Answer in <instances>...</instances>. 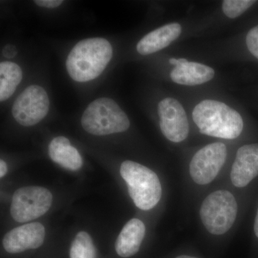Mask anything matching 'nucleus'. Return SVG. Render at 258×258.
Here are the masks:
<instances>
[{
    "label": "nucleus",
    "mask_w": 258,
    "mask_h": 258,
    "mask_svg": "<svg viewBox=\"0 0 258 258\" xmlns=\"http://www.w3.org/2000/svg\"><path fill=\"white\" fill-rule=\"evenodd\" d=\"M246 43L249 52L258 59V25L249 30L246 37Z\"/></svg>",
    "instance_id": "6ab92c4d"
},
{
    "label": "nucleus",
    "mask_w": 258,
    "mask_h": 258,
    "mask_svg": "<svg viewBox=\"0 0 258 258\" xmlns=\"http://www.w3.org/2000/svg\"><path fill=\"white\" fill-rule=\"evenodd\" d=\"M146 234L144 222L139 219L129 220L120 232L115 247L117 254L122 257H129L139 252Z\"/></svg>",
    "instance_id": "ddd939ff"
},
{
    "label": "nucleus",
    "mask_w": 258,
    "mask_h": 258,
    "mask_svg": "<svg viewBox=\"0 0 258 258\" xmlns=\"http://www.w3.org/2000/svg\"><path fill=\"white\" fill-rule=\"evenodd\" d=\"M181 33L179 23L168 24L144 36L137 44V50L141 55H150L169 46Z\"/></svg>",
    "instance_id": "f8f14e48"
},
{
    "label": "nucleus",
    "mask_w": 258,
    "mask_h": 258,
    "mask_svg": "<svg viewBox=\"0 0 258 258\" xmlns=\"http://www.w3.org/2000/svg\"><path fill=\"white\" fill-rule=\"evenodd\" d=\"M254 234L258 237V209L257 212V215H256L255 220H254Z\"/></svg>",
    "instance_id": "b1692460"
},
{
    "label": "nucleus",
    "mask_w": 258,
    "mask_h": 258,
    "mask_svg": "<svg viewBox=\"0 0 258 258\" xmlns=\"http://www.w3.org/2000/svg\"><path fill=\"white\" fill-rule=\"evenodd\" d=\"M34 3L42 8H56L60 6L63 3V1L62 0H35Z\"/></svg>",
    "instance_id": "aec40b11"
},
{
    "label": "nucleus",
    "mask_w": 258,
    "mask_h": 258,
    "mask_svg": "<svg viewBox=\"0 0 258 258\" xmlns=\"http://www.w3.org/2000/svg\"><path fill=\"white\" fill-rule=\"evenodd\" d=\"M49 156L54 162L64 169L77 171L83 166V159L76 148L71 145L70 141L64 137L52 139L49 145Z\"/></svg>",
    "instance_id": "2eb2a0df"
},
{
    "label": "nucleus",
    "mask_w": 258,
    "mask_h": 258,
    "mask_svg": "<svg viewBox=\"0 0 258 258\" xmlns=\"http://www.w3.org/2000/svg\"><path fill=\"white\" fill-rule=\"evenodd\" d=\"M81 124L89 134L104 136L125 132L130 120L113 100L101 98L88 105L83 112Z\"/></svg>",
    "instance_id": "20e7f679"
},
{
    "label": "nucleus",
    "mask_w": 258,
    "mask_h": 258,
    "mask_svg": "<svg viewBox=\"0 0 258 258\" xmlns=\"http://www.w3.org/2000/svg\"><path fill=\"white\" fill-rule=\"evenodd\" d=\"M112 57L113 48L106 39H85L70 52L66 69L74 81L87 82L96 79L104 71Z\"/></svg>",
    "instance_id": "f257e3e1"
},
{
    "label": "nucleus",
    "mask_w": 258,
    "mask_h": 258,
    "mask_svg": "<svg viewBox=\"0 0 258 258\" xmlns=\"http://www.w3.org/2000/svg\"><path fill=\"white\" fill-rule=\"evenodd\" d=\"M255 3L253 0H225L222 2V11L228 18H236Z\"/></svg>",
    "instance_id": "a211bd4d"
},
{
    "label": "nucleus",
    "mask_w": 258,
    "mask_h": 258,
    "mask_svg": "<svg viewBox=\"0 0 258 258\" xmlns=\"http://www.w3.org/2000/svg\"><path fill=\"white\" fill-rule=\"evenodd\" d=\"M227 147L221 142L205 146L194 155L189 164L191 179L199 185L211 183L225 164Z\"/></svg>",
    "instance_id": "6e6552de"
},
{
    "label": "nucleus",
    "mask_w": 258,
    "mask_h": 258,
    "mask_svg": "<svg viewBox=\"0 0 258 258\" xmlns=\"http://www.w3.org/2000/svg\"><path fill=\"white\" fill-rule=\"evenodd\" d=\"M71 258H96V250L91 235L79 232L75 237L70 250Z\"/></svg>",
    "instance_id": "f3484780"
},
{
    "label": "nucleus",
    "mask_w": 258,
    "mask_h": 258,
    "mask_svg": "<svg viewBox=\"0 0 258 258\" xmlns=\"http://www.w3.org/2000/svg\"><path fill=\"white\" fill-rule=\"evenodd\" d=\"M187 60L184 58H180V59H176V58H171L169 60V63L173 64V66H179V64L184 63V62H187Z\"/></svg>",
    "instance_id": "5701e85b"
},
{
    "label": "nucleus",
    "mask_w": 258,
    "mask_h": 258,
    "mask_svg": "<svg viewBox=\"0 0 258 258\" xmlns=\"http://www.w3.org/2000/svg\"><path fill=\"white\" fill-rule=\"evenodd\" d=\"M45 227L40 222H31L10 230L3 239V246L9 253H20L37 249L43 244Z\"/></svg>",
    "instance_id": "9d476101"
},
{
    "label": "nucleus",
    "mask_w": 258,
    "mask_h": 258,
    "mask_svg": "<svg viewBox=\"0 0 258 258\" xmlns=\"http://www.w3.org/2000/svg\"><path fill=\"white\" fill-rule=\"evenodd\" d=\"M120 173L137 208L149 210L157 206L162 195V188L154 171L139 163L125 161L120 166Z\"/></svg>",
    "instance_id": "7ed1b4c3"
},
{
    "label": "nucleus",
    "mask_w": 258,
    "mask_h": 258,
    "mask_svg": "<svg viewBox=\"0 0 258 258\" xmlns=\"http://www.w3.org/2000/svg\"><path fill=\"white\" fill-rule=\"evenodd\" d=\"M175 258H198V257H192V256H189V255H180V256H178V257H176Z\"/></svg>",
    "instance_id": "393cba45"
},
{
    "label": "nucleus",
    "mask_w": 258,
    "mask_h": 258,
    "mask_svg": "<svg viewBox=\"0 0 258 258\" xmlns=\"http://www.w3.org/2000/svg\"><path fill=\"white\" fill-rule=\"evenodd\" d=\"M161 132L168 140L179 143L187 138L189 123L184 108L177 100L166 98L158 105Z\"/></svg>",
    "instance_id": "1a4fd4ad"
},
{
    "label": "nucleus",
    "mask_w": 258,
    "mask_h": 258,
    "mask_svg": "<svg viewBox=\"0 0 258 258\" xmlns=\"http://www.w3.org/2000/svg\"><path fill=\"white\" fill-rule=\"evenodd\" d=\"M50 109V100L43 88L32 85L24 90L13 106V115L24 126H32L41 121Z\"/></svg>",
    "instance_id": "0eeeda50"
},
{
    "label": "nucleus",
    "mask_w": 258,
    "mask_h": 258,
    "mask_svg": "<svg viewBox=\"0 0 258 258\" xmlns=\"http://www.w3.org/2000/svg\"><path fill=\"white\" fill-rule=\"evenodd\" d=\"M215 74V71L206 64L187 61L176 66L170 77L177 84L193 86L211 81Z\"/></svg>",
    "instance_id": "4468645a"
},
{
    "label": "nucleus",
    "mask_w": 258,
    "mask_h": 258,
    "mask_svg": "<svg viewBox=\"0 0 258 258\" xmlns=\"http://www.w3.org/2000/svg\"><path fill=\"white\" fill-rule=\"evenodd\" d=\"M237 211L238 207L233 195L227 190H217L204 200L200 216L210 233L221 235L232 228Z\"/></svg>",
    "instance_id": "39448f33"
},
{
    "label": "nucleus",
    "mask_w": 258,
    "mask_h": 258,
    "mask_svg": "<svg viewBox=\"0 0 258 258\" xmlns=\"http://www.w3.org/2000/svg\"><path fill=\"white\" fill-rule=\"evenodd\" d=\"M3 55L8 58H13L17 54L16 47L13 45H7L3 49Z\"/></svg>",
    "instance_id": "412c9836"
},
{
    "label": "nucleus",
    "mask_w": 258,
    "mask_h": 258,
    "mask_svg": "<svg viewBox=\"0 0 258 258\" xmlns=\"http://www.w3.org/2000/svg\"><path fill=\"white\" fill-rule=\"evenodd\" d=\"M52 195L46 188L26 186L17 190L13 197L10 214L15 221H32L45 215L50 208Z\"/></svg>",
    "instance_id": "423d86ee"
},
{
    "label": "nucleus",
    "mask_w": 258,
    "mask_h": 258,
    "mask_svg": "<svg viewBox=\"0 0 258 258\" xmlns=\"http://www.w3.org/2000/svg\"><path fill=\"white\" fill-rule=\"evenodd\" d=\"M23 79V71L15 62L5 61L0 63V101L13 96Z\"/></svg>",
    "instance_id": "dca6fc26"
},
{
    "label": "nucleus",
    "mask_w": 258,
    "mask_h": 258,
    "mask_svg": "<svg viewBox=\"0 0 258 258\" xmlns=\"http://www.w3.org/2000/svg\"><path fill=\"white\" fill-rule=\"evenodd\" d=\"M258 176V144H247L237 150L230 179L236 187L247 186Z\"/></svg>",
    "instance_id": "9b49d317"
},
{
    "label": "nucleus",
    "mask_w": 258,
    "mask_h": 258,
    "mask_svg": "<svg viewBox=\"0 0 258 258\" xmlns=\"http://www.w3.org/2000/svg\"><path fill=\"white\" fill-rule=\"evenodd\" d=\"M194 121L202 134L224 139L237 138L243 130L238 112L222 102L205 100L195 106Z\"/></svg>",
    "instance_id": "f03ea898"
},
{
    "label": "nucleus",
    "mask_w": 258,
    "mask_h": 258,
    "mask_svg": "<svg viewBox=\"0 0 258 258\" xmlns=\"http://www.w3.org/2000/svg\"><path fill=\"white\" fill-rule=\"evenodd\" d=\"M7 172H8V166L5 161L1 159L0 160V177H4Z\"/></svg>",
    "instance_id": "4be33fe9"
}]
</instances>
